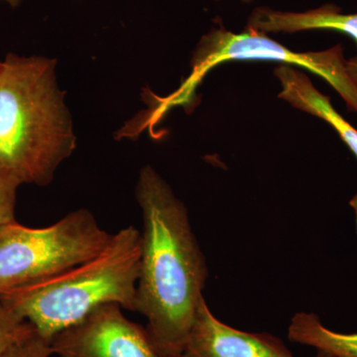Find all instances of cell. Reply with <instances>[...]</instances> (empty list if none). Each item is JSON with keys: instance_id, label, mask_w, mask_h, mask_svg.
I'll return each instance as SVG.
<instances>
[{"instance_id": "10", "label": "cell", "mask_w": 357, "mask_h": 357, "mask_svg": "<svg viewBox=\"0 0 357 357\" xmlns=\"http://www.w3.org/2000/svg\"><path fill=\"white\" fill-rule=\"evenodd\" d=\"M288 338L335 357H357V333L333 332L312 312H297L291 319Z\"/></svg>"}, {"instance_id": "14", "label": "cell", "mask_w": 357, "mask_h": 357, "mask_svg": "<svg viewBox=\"0 0 357 357\" xmlns=\"http://www.w3.org/2000/svg\"><path fill=\"white\" fill-rule=\"evenodd\" d=\"M347 72L349 77L357 89V56L347 60Z\"/></svg>"}, {"instance_id": "1", "label": "cell", "mask_w": 357, "mask_h": 357, "mask_svg": "<svg viewBox=\"0 0 357 357\" xmlns=\"http://www.w3.org/2000/svg\"><path fill=\"white\" fill-rule=\"evenodd\" d=\"M136 199L143 227L135 312L160 356L178 357L204 298L206 258L184 203L153 167L141 170Z\"/></svg>"}, {"instance_id": "13", "label": "cell", "mask_w": 357, "mask_h": 357, "mask_svg": "<svg viewBox=\"0 0 357 357\" xmlns=\"http://www.w3.org/2000/svg\"><path fill=\"white\" fill-rule=\"evenodd\" d=\"M51 344L38 333L0 354V357H52Z\"/></svg>"}, {"instance_id": "2", "label": "cell", "mask_w": 357, "mask_h": 357, "mask_svg": "<svg viewBox=\"0 0 357 357\" xmlns=\"http://www.w3.org/2000/svg\"><path fill=\"white\" fill-rule=\"evenodd\" d=\"M53 59L10 53L0 65V166L21 185H50L76 149Z\"/></svg>"}, {"instance_id": "4", "label": "cell", "mask_w": 357, "mask_h": 357, "mask_svg": "<svg viewBox=\"0 0 357 357\" xmlns=\"http://www.w3.org/2000/svg\"><path fill=\"white\" fill-rule=\"evenodd\" d=\"M112 234L86 208L46 227L17 222L0 227V297L39 283L102 252Z\"/></svg>"}, {"instance_id": "5", "label": "cell", "mask_w": 357, "mask_h": 357, "mask_svg": "<svg viewBox=\"0 0 357 357\" xmlns=\"http://www.w3.org/2000/svg\"><path fill=\"white\" fill-rule=\"evenodd\" d=\"M344 52L342 44L319 52L292 51L248 26L244 31L234 33L220 23L199 41L192 58L191 75L177 91L162 98V103L167 110L177 105L190 109L199 84L218 65L231 61H273L321 77L344 98L347 109L357 114V89L347 74Z\"/></svg>"}, {"instance_id": "16", "label": "cell", "mask_w": 357, "mask_h": 357, "mask_svg": "<svg viewBox=\"0 0 357 357\" xmlns=\"http://www.w3.org/2000/svg\"><path fill=\"white\" fill-rule=\"evenodd\" d=\"M22 1L23 0H0V2H6V3L13 7V8L20 6Z\"/></svg>"}, {"instance_id": "9", "label": "cell", "mask_w": 357, "mask_h": 357, "mask_svg": "<svg viewBox=\"0 0 357 357\" xmlns=\"http://www.w3.org/2000/svg\"><path fill=\"white\" fill-rule=\"evenodd\" d=\"M274 74L282 86L278 98L296 109L323 119L332 126L357 159V129L338 114L330 98L314 88L309 77L295 66H279L275 69Z\"/></svg>"}, {"instance_id": "17", "label": "cell", "mask_w": 357, "mask_h": 357, "mask_svg": "<svg viewBox=\"0 0 357 357\" xmlns=\"http://www.w3.org/2000/svg\"><path fill=\"white\" fill-rule=\"evenodd\" d=\"M312 357H335L333 356L332 354H326L325 351H317V354H314Z\"/></svg>"}, {"instance_id": "3", "label": "cell", "mask_w": 357, "mask_h": 357, "mask_svg": "<svg viewBox=\"0 0 357 357\" xmlns=\"http://www.w3.org/2000/svg\"><path fill=\"white\" fill-rule=\"evenodd\" d=\"M140 255V230L129 225L112 234L109 244L95 257L57 276L6 294L0 303L50 342L102 305L119 304L135 312Z\"/></svg>"}, {"instance_id": "8", "label": "cell", "mask_w": 357, "mask_h": 357, "mask_svg": "<svg viewBox=\"0 0 357 357\" xmlns=\"http://www.w3.org/2000/svg\"><path fill=\"white\" fill-rule=\"evenodd\" d=\"M246 26L265 34L312 30L342 33L354 39L357 46V13H344L335 4H324L304 13L257 7L249 16Z\"/></svg>"}, {"instance_id": "12", "label": "cell", "mask_w": 357, "mask_h": 357, "mask_svg": "<svg viewBox=\"0 0 357 357\" xmlns=\"http://www.w3.org/2000/svg\"><path fill=\"white\" fill-rule=\"evenodd\" d=\"M20 181L0 166V227L15 222Z\"/></svg>"}, {"instance_id": "7", "label": "cell", "mask_w": 357, "mask_h": 357, "mask_svg": "<svg viewBox=\"0 0 357 357\" xmlns=\"http://www.w3.org/2000/svg\"><path fill=\"white\" fill-rule=\"evenodd\" d=\"M178 357H295L280 338L236 330L213 316L204 298Z\"/></svg>"}, {"instance_id": "18", "label": "cell", "mask_w": 357, "mask_h": 357, "mask_svg": "<svg viewBox=\"0 0 357 357\" xmlns=\"http://www.w3.org/2000/svg\"><path fill=\"white\" fill-rule=\"evenodd\" d=\"M239 1L243 2V3H251V2L253 1V0H239Z\"/></svg>"}, {"instance_id": "11", "label": "cell", "mask_w": 357, "mask_h": 357, "mask_svg": "<svg viewBox=\"0 0 357 357\" xmlns=\"http://www.w3.org/2000/svg\"><path fill=\"white\" fill-rule=\"evenodd\" d=\"M34 326L0 303V354L36 335Z\"/></svg>"}, {"instance_id": "19", "label": "cell", "mask_w": 357, "mask_h": 357, "mask_svg": "<svg viewBox=\"0 0 357 357\" xmlns=\"http://www.w3.org/2000/svg\"><path fill=\"white\" fill-rule=\"evenodd\" d=\"M0 65H1V61H0Z\"/></svg>"}, {"instance_id": "6", "label": "cell", "mask_w": 357, "mask_h": 357, "mask_svg": "<svg viewBox=\"0 0 357 357\" xmlns=\"http://www.w3.org/2000/svg\"><path fill=\"white\" fill-rule=\"evenodd\" d=\"M119 304L96 307L50 340L58 357H161L146 328L126 318Z\"/></svg>"}, {"instance_id": "15", "label": "cell", "mask_w": 357, "mask_h": 357, "mask_svg": "<svg viewBox=\"0 0 357 357\" xmlns=\"http://www.w3.org/2000/svg\"><path fill=\"white\" fill-rule=\"evenodd\" d=\"M349 204H351V208H354V213H356V225L357 232V194L352 197L351 202H349Z\"/></svg>"}]
</instances>
